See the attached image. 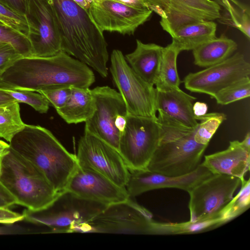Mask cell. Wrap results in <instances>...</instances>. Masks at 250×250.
Listing matches in <instances>:
<instances>
[{
	"mask_svg": "<svg viewBox=\"0 0 250 250\" xmlns=\"http://www.w3.org/2000/svg\"><path fill=\"white\" fill-rule=\"evenodd\" d=\"M90 67L61 51L48 57H23L0 76V87L35 92L76 87L95 82Z\"/></svg>",
	"mask_w": 250,
	"mask_h": 250,
	"instance_id": "6da1fadb",
	"label": "cell"
},
{
	"mask_svg": "<svg viewBox=\"0 0 250 250\" xmlns=\"http://www.w3.org/2000/svg\"><path fill=\"white\" fill-rule=\"evenodd\" d=\"M61 39L62 51L85 63L102 77L108 75L107 44L87 11L73 0H46Z\"/></svg>",
	"mask_w": 250,
	"mask_h": 250,
	"instance_id": "7a4b0ae2",
	"label": "cell"
},
{
	"mask_svg": "<svg viewBox=\"0 0 250 250\" xmlns=\"http://www.w3.org/2000/svg\"><path fill=\"white\" fill-rule=\"evenodd\" d=\"M10 147L37 167L58 192H63L78 164L47 129L25 125L9 142Z\"/></svg>",
	"mask_w": 250,
	"mask_h": 250,
	"instance_id": "3957f363",
	"label": "cell"
},
{
	"mask_svg": "<svg viewBox=\"0 0 250 250\" xmlns=\"http://www.w3.org/2000/svg\"><path fill=\"white\" fill-rule=\"evenodd\" d=\"M158 143L147 169L168 176H180L195 170L201 163L208 146L195 139L197 127L187 126L161 111Z\"/></svg>",
	"mask_w": 250,
	"mask_h": 250,
	"instance_id": "277c9868",
	"label": "cell"
},
{
	"mask_svg": "<svg viewBox=\"0 0 250 250\" xmlns=\"http://www.w3.org/2000/svg\"><path fill=\"white\" fill-rule=\"evenodd\" d=\"M0 181L16 204L33 211L49 208L62 193L55 191L37 167L10 147L1 161Z\"/></svg>",
	"mask_w": 250,
	"mask_h": 250,
	"instance_id": "5b68a950",
	"label": "cell"
},
{
	"mask_svg": "<svg viewBox=\"0 0 250 250\" xmlns=\"http://www.w3.org/2000/svg\"><path fill=\"white\" fill-rule=\"evenodd\" d=\"M53 205L56 207L51 206L40 211L25 209L24 219L48 227L49 233L74 232L107 206L64 191Z\"/></svg>",
	"mask_w": 250,
	"mask_h": 250,
	"instance_id": "8992f818",
	"label": "cell"
},
{
	"mask_svg": "<svg viewBox=\"0 0 250 250\" xmlns=\"http://www.w3.org/2000/svg\"><path fill=\"white\" fill-rule=\"evenodd\" d=\"M152 213L132 198L107 205L77 232L152 234Z\"/></svg>",
	"mask_w": 250,
	"mask_h": 250,
	"instance_id": "52a82bcc",
	"label": "cell"
},
{
	"mask_svg": "<svg viewBox=\"0 0 250 250\" xmlns=\"http://www.w3.org/2000/svg\"><path fill=\"white\" fill-rule=\"evenodd\" d=\"M160 131L157 117L127 114L118 151L129 171L147 169L157 147Z\"/></svg>",
	"mask_w": 250,
	"mask_h": 250,
	"instance_id": "ba28073f",
	"label": "cell"
},
{
	"mask_svg": "<svg viewBox=\"0 0 250 250\" xmlns=\"http://www.w3.org/2000/svg\"><path fill=\"white\" fill-rule=\"evenodd\" d=\"M110 72L125 103L128 114L155 118L156 90L139 77L127 62L121 51L111 54Z\"/></svg>",
	"mask_w": 250,
	"mask_h": 250,
	"instance_id": "9c48e42d",
	"label": "cell"
},
{
	"mask_svg": "<svg viewBox=\"0 0 250 250\" xmlns=\"http://www.w3.org/2000/svg\"><path fill=\"white\" fill-rule=\"evenodd\" d=\"M241 182L236 177L213 174L196 186L188 192L190 197L189 221L200 222L220 217L223 219L224 210L232 199Z\"/></svg>",
	"mask_w": 250,
	"mask_h": 250,
	"instance_id": "30bf717a",
	"label": "cell"
},
{
	"mask_svg": "<svg viewBox=\"0 0 250 250\" xmlns=\"http://www.w3.org/2000/svg\"><path fill=\"white\" fill-rule=\"evenodd\" d=\"M76 157L79 166L94 170L125 188L129 170L119 151L106 142L84 132L79 141Z\"/></svg>",
	"mask_w": 250,
	"mask_h": 250,
	"instance_id": "8fae6325",
	"label": "cell"
},
{
	"mask_svg": "<svg viewBox=\"0 0 250 250\" xmlns=\"http://www.w3.org/2000/svg\"><path fill=\"white\" fill-rule=\"evenodd\" d=\"M91 92L95 109L85 122L84 132L99 138L118 150L121 133L116 128L115 121L118 116L128 114L124 100L119 92L108 86L96 87Z\"/></svg>",
	"mask_w": 250,
	"mask_h": 250,
	"instance_id": "7c38bea8",
	"label": "cell"
},
{
	"mask_svg": "<svg viewBox=\"0 0 250 250\" xmlns=\"http://www.w3.org/2000/svg\"><path fill=\"white\" fill-rule=\"evenodd\" d=\"M250 75V64L239 52L223 62L201 71L190 73L184 79L185 88L213 98L221 90Z\"/></svg>",
	"mask_w": 250,
	"mask_h": 250,
	"instance_id": "4fadbf2b",
	"label": "cell"
},
{
	"mask_svg": "<svg viewBox=\"0 0 250 250\" xmlns=\"http://www.w3.org/2000/svg\"><path fill=\"white\" fill-rule=\"evenodd\" d=\"M28 37L32 57H48L62 51L61 39L51 6L46 0H26Z\"/></svg>",
	"mask_w": 250,
	"mask_h": 250,
	"instance_id": "5bb4252c",
	"label": "cell"
},
{
	"mask_svg": "<svg viewBox=\"0 0 250 250\" xmlns=\"http://www.w3.org/2000/svg\"><path fill=\"white\" fill-rule=\"evenodd\" d=\"M92 21L103 32L133 34L150 17V9H139L112 0H93L87 10Z\"/></svg>",
	"mask_w": 250,
	"mask_h": 250,
	"instance_id": "9a60e30c",
	"label": "cell"
},
{
	"mask_svg": "<svg viewBox=\"0 0 250 250\" xmlns=\"http://www.w3.org/2000/svg\"><path fill=\"white\" fill-rule=\"evenodd\" d=\"M64 191L106 205L130 198L125 188L117 185L94 170L78 165L69 178Z\"/></svg>",
	"mask_w": 250,
	"mask_h": 250,
	"instance_id": "2e32d148",
	"label": "cell"
},
{
	"mask_svg": "<svg viewBox=\"0 0 250 250\" xmlns=\"http://www.w3.org/2000/svg\"><path fill=\"white\" fill-rule=\"evenodd\" d=\"M212 174L200 165L192 172L180 176H168L146 170H130L125 186L130 198L150 190L174 188L189 192L193 188Z\"/></svg>",
	"mask_w": 250,
	"mask_h": 250,
	"instance_id": "e0dca14e",
	"label": "cell"
},
{
	"mask_svg": "<svg viewBox=\"0 0 250 250\" xmlns=\"http://www.w3.org/2000/svg\"><path fill=\"white\" fill-rule=\"evenodd\" d=\"M163 29L171 35L178 28L189 23L214 21L220 17V7L214 0H165Z\"/></svg>",
	"mask_w": 250,
	"mask_h": 250,
	"instance_id": "ac0fdd59",
	"label": "cell"
},
{
	"mask_svg": "<svg viewBox=\"0 0 250 250\" xmlns=\"http://www.w3.org/2000/svg\"><path fill=\"white\" fill-rule=\"evenodd\" d=\"M201 164L213 174L236 177L243 182L250 170V149L241 142L231 141L226 149L205 156Z\"/></svg>",
	"mask_w": 250,
	"mask_h": 250,
	"instance_id": "d6986e66",
	"label": "cell"
},
{
	"mask_svg": "<svg viewBox=\"0 0 250 250\" xmlns=\"http://www.w3.org/2000/svg\"><path fill=\"white\" fill-rule=\"evenodd\" d=\"M155 106L183 125L197 127L198 122L193 114L192 107L195 97L178 88L156 86Z\"/></svg>",
	"mask_w": 250,
	"mask_h": 250,
	"instance_id": "ffe728a7",
	"label": "cell"
},
{
	"mask_svg": "<svg viewBox=\"0 0 250 250\" xmlns=\"http://www.w3.org/2000/svg\"><path fill=\"white\" fill-rule=\"evenodd\" d=\"M164 47L136 40V47L125 59L135 73L147 83L154 85L159 75Z\"/></svg>",
	"mask_w": 250,
	"mask_h": 250,
	"instance_id": "44dd1931",
	"label": "cell"
},
{
	"mask_svg": "<svg viewBox=\"0 0 250 250\" xmlns=\"http://www.w3.org/2000/svg\"><path fill=\"white\" fill-rule=\"evenodd\" d=\"M217 24L212 21H199L185 24L170 35L172 42L181 52L192 50L216 37Z\"/></svg>",
	"mask_w": 250,
	"mask_h": 250,
	"instance_id": "7402d4cb",
	"label": "cell"
},
{
	"mask_svg": "<svg viewBox=\"0 0 250 250\" xmlns=\"http://www.w3.org/2000/svg\"><path fill=\"white\" fill-rule=\"evenodd\" d=\"M237 44L224 34L210 39L192 50L194 63L208 67L226 60L236 50Z\"/></svg>",
	"mask_w": 250,
	"mask_h": 250,
	"instance_id": "603a6c76",
	"label": "cell"
},
{
	"mask_svg": "<svg viewBox=\"0 0 250 250\" xmlns=\"http://www.w3.org/2000/svg\"><path fill=\"white\" fill-rule=\"evenodd\" d=\"M95 109V99L89 88L71 87L70 97L57 112L68 124L86 122Z\"/></svg>",
	"mask_w": 250,
	"mask_h": 250,
	"instance_id": "cb8c5ba5",
	"label": "cell"
},
{
	"mask_svg": "<svg viewBox=\"0 0 250 250\" xmlns=\"http://www.w3.org/2000/svg\"><path fill=\"white\" fill-rule=\"evenodd\" d=\"M219 6L222 24L238 29L248 39L250 38V11L249 6L238 0H214Z\"/></svg>",
	"mask_w": 250,
	"mask_h": 250,
	"instance_id": "d4e9b609",
	"label": "cell"
},
{
	"mask_svg": "<svg viewBox=\"0 0 250 250\" xmlns=\"http://www.w3.org/2000/svg\"><path fill=\"white\" fill-rule=\"evenodd\" d=\"M226 223L221 217L200 222L179 223L154 222V234H191L208 231Z\"/></svg>",
	"mask_w": 250,
	"mask_h": 250,
	"instance_id": "484cf974",
	"label": "cell"
},
{
	"mask_svg": "<svg viewBox=\"0 0 250 250\" xmlns=\"http://www.w3.org/2000/svg\"><path fill=\"white\" fill-rule=\"evenodd\" d=\"M181 51L171 42L163 48L158 80L155 86L178 88L181 83L177 58Z\"/></svg>",
	"mask_w": 250,
	"mask_h": 250,
	"instance_id": "4316f807",
	"label": "cell"
},
{
	"mask_svg": "<svg viewBox=\"0 0 250 250\" xmlns=\"http://www.w3.org/2000/svg\"><path fill=\"white\" fill-rule=\"evenodd\" d=\"M18 102L0 104V138L9 142L25 126Z\"/></svg>",
	"mask_w": 250,
	"mask_h": 250,
	"instance_id": "83f0119b",
	"label": "cell"
},
{
	"mask_svg": "<svg viewBox=\"0 0 250 250\" xmlns=\"http://www.w3.org/2000/svg\"><path fill=\"white\" fill-rule=\"evenodd\" d=\"M195 118L200 123L196 130L195 139L198 143L206 146H208L220 125L227 119L226 115L221 112L207 113Z\"/></svg>",
	"mask_w": 250,
	"mask_h": 250,
	"instance_id": "f1b7e54d",
	"label": "cell"
},
{
	"mask_svg": "<svg viewBox=\"0 0 250 250\" xmlns=\"http://www.w3.org/2000/svg\"><path fill=\"white\" fill-rule=\"evenodd\" d=\"M250 96V76L243 78L219 91L214 96L218 104L227 105Z\"/></svg>",
	"mask_w": 250,
	"mask_h": 250,
	"instance_id": "f546056e",
	"label": "cell"
},
{
	"mask_svg": "<svg viewBox=\"0 0 250 250\" xmlns=\"http://www.w3.org/2000/svg\"><path fill=\"white\" fill-rule=\"evenodd\" d=\"M241 186L238 194L233 197L222 213V217L226 223L238 216L250 207V179L245 180Z\"/></svg>",
	"mask_w": 250,
	"mask_h": 250,
	"instance_id": "4dcf8cb0",
	"label": "cell"
},
{
	"mask_svg": "<svg viewBox=\"0 0 250 250\" xmlns=\"http://www.w3.org/2000/svg\"><path fill=\"white\" fill-rule=\"evenodd\" d=\"M0 42L10 44L23 57H32V45L28 37L8 26L0 25Z\"/></svg>",
	"mask_w": 250,
	"mask_h": 250,
	"instance_id": "1f68e13d",
	"label": "cell"
},
{
	"mask_svg": "<svg viewBox=\"0 0 250 250\" xmlns=\"http://www.w3.org/2000/svg\"><path fill=\"white\" fill-rule=\"evenodd\" d=\"M0 90L9 94L19 103L26 104L41 113H45L49 109V103L39 92L5 87H0Z\"/></svg>",
	"mask_w": 250,
	"mask_h": 250,
	"instance_id": "d6a6232c",
	"label": "cell"
},
{
	"mask_svg": "<svg viewBox=\"0 0 250 250\" xmlns=\"http://www.w3.org/2000/svg\"><path fill=\"white\" fill-rule=\"evenodd\" d=\"M56 110L61 108L66 104L71 93V87H64L45 91H40Z\"/></svg>",
	"mask_w": 250,
	"mask_h": 250,
	"instance_id": "836d02e7",
	"label": "cell"
},
{
	"mask_svg": "<svg viewBox=\"0 0 250 250\" xmlns=\"http://www.w3.org/2000/svg\"><path fill=\"white\" fill-rule=\"evenodd\" d=\"M22 58L23 57L10 44L0 42V76Z\"/></svg>",
	"mask_w": 250,
	"mask_h": 250,
	"instance_id": "e575fe53",
	"label": "cell"
},
{
	"mask_svg": "<svg viewBox=\"0 0 250 250\" xmlns=\"http://www.w3.org/2000/svg\"><path fill=\"white\" fill-rule=\"evenodd\" d=\"M23 214L13 211L8 207H0V223L12 224L17 222L24 220Z\"/></svg>",
	"mask_w": 250,
	"mask_h": 250,
	"instance_id": "d590c367",
	"label": "cell"
},
{
	"mask_svg": "<svg viewBox=\"0 0 250 250\" xmlns=\"http://www.w3.org/2000/svg\"><path fill=\"white\" fill-rule=\"evenodd\" d=\"M0 4L15 13L26 17V0H0Z\"/></svg>",
	"mask_w": 250,
	"mask_h": 250,
	"instance_id": "8d00e7d4",
	"label": "cell"
},
{
	"mask_svg": "<svg viewBox=\"0 0 250 250\" xmlns=\"http://www.w3.org/2000/svg\"><path fill=\"white\" fill-rule=\"evenodd\" d=\"M148 8L160 16L161 19L165 16L166 8L165 0H145Z\"/></svg>",
	"mask_w": 250,
	"mask_h": 250,
	"instance_id": "74e56055",
	"label": "cell"
},
{
	"mask_svg": "<svg viewBox=\"0 0 250 250\" xmlns=\"http://www.w3.org/2000/svg\"><path fill=\"white\" fill-rule=\"evenodd\" d=\"M136 9H150L145 0H112Z\"/></svg>",
	"mask_w": 250,
	"mask_h": 250,
	"instance_id": "f35d334b",
	"label": "cell"
},
{
	"mask_svg": "<svg viewBox=\"0 0 250 250\" xmlns=\"http://www.w3.org/2000/svg\"><path fill=\"white\" fill-rule=\"evenodd\" d=\"M0 198L3 199L9 206L16 204L14 197L4 187L0 181Z\"/></svg>",
	"mask_w": 250,
	"mask_h": 250,
	"instance_id": "ab89813d",
	"label": "cell"
},
{
	"mask_svg": "<svg viewBox=\"0 0 250 250\" xmlns=\"http://www.w3.org/2000/svg\"><path fill=\"white\" fill-rule=\"evenodd\" d=\"M192 109L194 115L196 117H199L207 113L208 106L205 103L196 102L193 104Z\"/></svg>",
	"mask_w": 250,
	"mask_h": 250,
	"instance_id": "60d3db41",
	"label": "cell"
},
{
	"mask_svg": "<svg viewBox=\"0 0 250 250\" xmlns=\"http://www.w3.org/2000/svg\"><path fill=\"white\" fill-rule=\"evenodd\" d=\"M127 115H119L116 118L115 120V127L120 132L121 134L124 131L125 128L126 124Z\"/></svg>",
	"mask_w": 250,
	"mask_h": 250,
	"instance_id": "b9f144b4",
	"label": "cell"
},
{
	"mask_svg": "<svg viewBox=\"0 0 250 250\" xmlns=\"http://www.w3.org/2000/svg\"><path fill=\"white\" fill-rule=\"evenodd\" d=\"M16 102L9 94L0 90V104Z\"/></svg>",
	"mask_w": 250,
	"mask_h": 250,
	"instance_id": "7bdbcfd3",
	"label": "cell"
},
{
	"mask_svg": "<svg viewBox=\"0 0 250 250\" xmlns=\"http://www.w3.org/2000/svg\"><path fill=\"white\" fill-rule=\"evenodd\" d=\"M10 148L9 144L0 140V169L2 158L8 151Z\"/></svg>",
	"mask_w": 250,
	"mask_h": 250,
	"instance_id": "ee69618b",
	"label": "cell"
},
{
	"mask_svg": "<svg viewBox=\"0 0 250 250\" xmlns=\"http://www.w3.org/2000/svg\"><path fill=\"white\" fill-rule=\"evenodd\" d=\"M83 9L87 11L89 8L91 1L90 0H73Z\"/></svg>",
	"mask_w": 250,
	"mask_h": 250,
	"instance_id": "f6af8a7d",
	"label": "cell"
},
{
	"mask_svg": "<svg viewBox=\"0 0 250 250\" xmlns=\"http://www.w3.org/2000/svg\"><path fill=\"white\" fill-rule=\"evenodd\" d=\"M241 142L245 147L250 149V133L249 132L247 133L244 140Z\"/></svg>",
	"mask_w": 250,
	"mask_h": 250,
	"instance_id": "bcb514c9",
	"label": "cell"
},
{
	"mask_svg": "<svg viewBox=\"0 0 250 250\" xmlns=\"http://www.w3.org/2000/svg\"><path fill=\"white\" fill-rule=\"evenodd\" d=\"M12 229H8L3 227H0V234L13 233Z\"/></svg>",
	"mask_w": 250,
	"mask_h": 250,
	"instance_id": "7dc6e473",
	"label": "cell"
},
{
	"mask_svg": "<svg viewBox=\"0 0 250 250\" xmlns=\"http://www.w3.org/2000/svg\"><path fill=\"white\" fill-rule=\"evenodd\" d=\"M9 205L2 198H0V207H9Z\"/></svg>",
	"mask_w": 250,
	"mask_h": 250,
	"instance_id": "c3c4849f",
	"label": "cell"
},
{
	"mask_svg": "<svg viewBox=\"0 0 250 250\" xmlns=\"http://www.w3.org/2000/svg\"><path fill=\"white\" fill-rule=\"evenodd\" d=\"M0 21H1L2 22H3L4 23V24H5V22H4L3 19H2V18L0 16Z\"/></svg>",
	"mask_w": 250,
	"mask_h": 250,
	"instance_id": "681fc988",
	"label": "cell"
},
{
	"mask_svg": "<svg viewBox=\"0 0 250 250\" xmlns=\"http://www.w3.org/2000/svg\"><path fill=\"white\" fill-rule=\"evenodd\" d=\"M0 25H6L5 24H4V23L2 22L1 21H0ZM7 26V25H6Z\"/></svg>",
	"mask_w": 250,
	"mask_h": 250,
	"instance_id": "f907efd6",
	"label": "cell"
},
{
	"mask_svg": "<svg viewBox=\"0 0 250 250\" xmlns=\"http://www.w3.org/2000/svg\"><path fill=\"white\" fill-rule=\"evenodd\" d=\"M91 1H92L93 0H90Z\"/></svg>",
	"mask_w": 250,
	"mask_h": 250,
	"instance_id": "816d5d0a",
	"label": "cell"
},
{
	"mask_svg": "<svg viewBox=\"0 0 250 250\" xmlns=\"http://www.w3.org/2000/svg\"></svg>",
	"mask_w": 250,
	"mask_h": 250,
	"instance_id": "f5cc1de1",
	"label": "cell"
}]
</instances>
